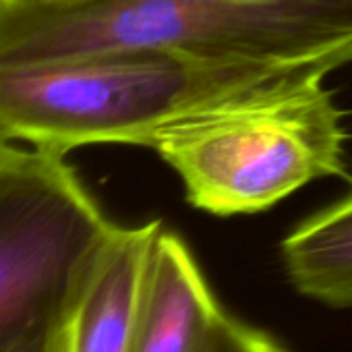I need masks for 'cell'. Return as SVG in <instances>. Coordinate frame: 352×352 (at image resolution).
Listing matches in <instances>:
<instances>
[{
  "mask_svg": "<svg viewBox=\"0 0 352 352\" xmlns=\"http://www.w3.org/2000/svg\"><path fill=\"white\" fill-rule=\"evenodd\" d=\"M162 50L230 65L352 63V0H79L0 5V67Z\"/></svg>",
  "mask_w": 352,
  "mask_h": 352,
  "instance_id": "cell-1",
  "label": "cell"
},
{
  "mask_svg": "<svg viewBox=\"0 0 352 352\" xmlns=\"http://www.w3.org/2000/svg\"><path fill=\"white\" fill-rule=\"evenodd\" d=\"M19 149H21V145L3 126H0V168H3Z\"/></svg>",
  "mask_w": 352,
  "mask_h": 352,
  "instance_id": "cell-10",
  "label": "cell"
},
{
  "mask_svg": "<svg viewBox=\"0 0 352 352\" xmlns=\"http://www.w3.org/2000/svg\"><path fill=\"white\" fill-rule=\"evenodd\" d=\"M0 352H63V331L38 336V338L15 344V346L5 348Z\"/></svg>",
  "mask_w": 352,
  "mask_h": 352,
  "instance_id": "cell-9",
  "label": "cell"
},
{
  "mask_svg": "<svg viewBox=\"0 0 352 352\" xmlns=\"http://www.w3.org/2000/svg\"><path fill=\"white\" fill-rule=\"evenodd\" d=\"M201 352H288L270 333L222 311Z\"/></svg>",
  "mask_w": 352,
  "mask_h": 352,
  "instance_id": "cell-8",
  "label": "cell"
},
{
  "mask_svg": "<svg viewBox=\"0 0 352 352\" xmlns=\"http://www.w3.org/2000/svg\"><path fill=\"white\" fill-rule=\"evenodd\" d=\"M302 69L323 67L230 65L162 50L0 67V126L17 143L63 155L91 143L147 145L181 110Z\"/></svg>",
  "mask_w": 352,
  "mask_h": 352,
  "instance_id": "cell-3",
  "label": "cell"
},
{
  "mask_svg": "<svg viewBox=\"0 0 352 352\" xmlns=\"http://www.w3.org/2000/svg\"><path fill=\"white\" fill-rule=\"evenodd\" d=\"M296 290L329 307H352V193L300 222L282 243Z\"/></svg>",
  "mask_w": 352,
  "mask_h": 352,
  "instance_id": "cell-7",
  "label": "cell"
},
{
  "mask_svg": "<svg viewBox=\"0 0 352 352\" xmlns=\"http://www.w3.org/2000/svg\"><path fill=\"white\" fill-rule=\"evenodd\" d=\"M329 71L261 79L164 120L147 139L185 185L193 208L263 212L323 176H344V112L323 85Z\"/></svg>",
  "mask_w": 352,
  "mask_h": 352,
  "instance_id": "cell-2",
  "label": "cell"
},
{
  "mask_svg": "<svg viewBox=\"0 0 352 352\" xmlns=\"http://www.w3.org/2000/svg\"><path fill=\"white\" fill-rule=\"evenodd\" d=\"M222 311L185 241L160 230L147 263L131 352H201Z\"/></svg>",
  "mask_w": 352,
  "mask_h": 352,
  "instance_id": "cell-6",
  "label": "cell"
},
{
  "mask_svg": "<svg viewBox=\"0 0 352 352\" xmlns=\"http://www.w3.org/2000/svg\"><path fill=\"white\" fill-rule=\"evenodd\" d=\"M3 3H5V0H0V5H3Z\"/></svg>",
  "mask_w": 352,
  "mask_h": 352,
  "instance_id": "cell-12",
  "label": "cell"
},
{
  "mask_svg": "<svg viewBox=\"0 0 352 352\" xmlns=\"http://www.w3.org/2000/svg\"><path fill=\"white\" fill-rule=\"evenodd\" d=\"M114 228L63 153L0 168V350L63 331Z\"/></svg>",
  "mask_w": 352,
  "mask_h": 352,
  "instance_id": "cell-4",
  "label": "cell"
},
{
  "mask_svg": "<svg viewBox=\"0 0 352 352\" xmlns=\"http://www.w3.org/2000/svg\"><path fill=\"white\" fill-rule=\"evenodd\" d=\"M162 222L116 226L65 327L63 352H131L139 298Z\"/></svg>",
  "mask_w": 352,
  "mask_h": 352,
  "instance_id": "cell-5",
  "label": "cell"
},
{
  "mask_svg": "<svg viewBox=\"0 0 352 352\" xmlns=\"http://www.w3.org/2000/svg\"><path fill=\"white\" fill-rule=\"evenodd\" d=\"M7 5H63V3H79V0H5Z\"/></svg>",
  "mask_w": 352,
  "mask_h": 352,
  "instance_id": "cell-11",
  "label": "cell"
}]
</instances>
